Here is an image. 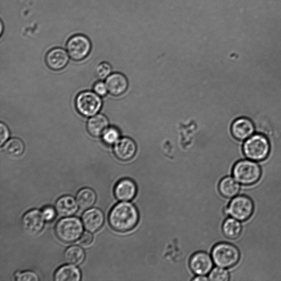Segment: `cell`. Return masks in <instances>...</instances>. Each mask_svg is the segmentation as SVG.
Segmentation results:
<instances>
[{
    "label": "cell",
    "instance_id": "cell-3",
    "mask_svg": "<svg viewBox=\"0 0 281 281\" xmlns=\"http://www.w3.org/2000/svg\"><path fill=\"white\" fill-rule=\"evenodd\" d=\"M234 178L245 186H251L258 182L261 178L260 165L250 159H242L237 162L233 167Z\"/></svg>",
    "mask_w": 281,
    "mask_h": 281
},
{
    "label": "cell",
    "instance_id": "cell-7",
    "mask_svg": "<svg viewBox=\"0 0 281 281\" xmlns=\"http://www.w3.org/2000/svg\"><path fill=\"white\" fill-rule=\"evenodd\" d=\"M76 107L80 115L89 117L98 114L102 108L100 96L92 91L80 93L76 101Z\"/></svg>",
    "mask_w": 281,
    "mask_h": 281
},
{
    "label": "cell",
    "instance_id": "cell-15",
    "mask_svg": "<svg viewBox=\"0 0 281 281\" xmlns=\"http://www.w3.org/2000/svg\"><path fill=\"white\" fill-rule=\"evenodd\" d=\"M69 62L67 52L57 47L51 50L46 55V63L48 67L55 71L60 70L65 68Z\"/></svg>",
    "mask_w": 281,
    "mask_h": 281
},
{
    "label": "cell",
    "instance_id": "cell-19",
    "mask_svg": "<svg viewBox=\"0 0 281 281\" xmlns=\"http://www.w3.org/2000/svg\"><path fill=\"white\" fill-rule=\"evenodd\" d=\"M81 278V272L73 265H66L60 267L56 270L54 275V280L55 281H79Z\"/></svg>",
    "mask_w": 281,
    "mask_h": 281
},
{
    "label": "cell",
    "instance_id": "cell-29",
    "mask_svg": "<svg viewBox=\"0 0 281 281\" xmlns=\"http://www.w3.org/2000/svg\"><path fill=\"white\" fill-rule=\"evenodd\" d=\"M42 212L46 222L52 221L55 218L56 214H58L55 208H54L51 206L44 207Z\"/></svg>",
    "mask_w": 281,
    "mask_h": 281
},
{
    "label": "cell",
    "instance_id": "cell-12",
    "mask_svg": "<svg viewBox=\"0 0 281 281\" xmlns=\"http://www.w3.org/2000/svg\"><path fill=\"white\" fill-rule=\"evenodd\" d=\"M82 222L84 228L91 233L99 231L104 222L103 212L98 208H90L86 210L82 216Z\"/></svg>",
    "mask_w": 281,
    "mask_h": 281
},
{
    "label": "cell",
    "instance_id": "cell-2",
    "mask_svg": "<svg viewBox=\"0 0 281 281\" xmlns=\"http://www.w3.org/2000/svg\"><path fill=\"white\" fill-rule=\"evenodd\" d=\"M271 148V143L267 136L261 133L253 135L243 144L244 155L249 159L256 162L267 159Z\"/></svg>",
    "mask_w": 281,
    "mask_h": 281
},
{
    "label": "cell",
    "instance_id": "cell-8",
    "mask_svg": "<svg viewBox=\"0 0 281 281\" xmlns=\"http://www.w3.org/2000/svg\"><path fill=\"white\" fill-rule=\"evenodd\" d=\"M67 50L70 58L76 61L85 59L91 50V44L89 38L82 34H77L68 40Z\"/></svg>",
    "mask_w": 281,
    "mask_h": 281
},
{
    "label": "cell",
    "instance_id": "cell-23",
    "mask_svg": "<svg viewBox=\"0 0 281 281\" xmlns=\"http://www.w3.org/2000/svg\"><path fill=\"white\" fill-rule=\"evenodd\" d=\"M64 258L67 263L79 266L84 261L85 253L81 247L72 246L68 248L64 252Z\"/></svg>",
    "mask_w": 281,
    "mask_h": 281
},
{
    "label": "cell",
    "instance_id": "cell-25",
    "mask_svg": "<svg viewBox=\"0 0 281 281\" xmlns=\"http://www.w3.org/2000/svg\"><path fill=\"white\" fill-rule=\"evenodd\" d=\"M227 269L219 267L213 269L209 274V280L212 281L229 280L230 274Z\"/></svg>",
    "mask_w": 281,
    "mask_h": 281
},
{
    "label": "cell",
    "instance_id": "cell-32",
    "mask_svg": "<svg viewBox=\"0 0 281 281\" xmlns=\"http://www.w3.org/2000/svg\"><path fill=\"white\" fill-rule=\"evenodd\" d=\"M93 89L95 93L100 96H104L107 93L108 89L106 84L101 82L96 83Z\"/></svg>",
    "mask_w": 281,
    "mask_h": 281
},
{
    "label": "cell",
    "instance_id": "cell-10",
    "mask_svg": "<svg viewBox=\"0 0 281 281\" xmlns=\"http://www.w3.org/2000/svg\"><path fill=\"white\" fill-rule=\"evenodd\" d=\"M231 134L236 140L244 141L255 132V126L251 119L243 117L236 119L231 127Z\"/></svg>",
    "mask_w": 281,
    "mask_h": 281
},
{
    "label": "cell",
    "instance_id": "cell-34",
    "mask_svg": "<svg viewBox=\"0 0 281 281\" xmlns=\"http://www.w3.org/2000/svg\"><path fill=\"white\" fill-rule=\"evenodd\" d=\"M3 32V22H1V30H0V34L2 35Z\"/></svg>",
    "mask_w": 281,
    "mask_h": 281
},
{
    "label": "cell",
    "instance_id": "cell-14",
    "mask_svg": "<svg viewBox=\"0 0 281 281\" xmlns=\"http://www.w3.org/2000/svg\"><path fill=\"white\" fill-rule=\"evenodd\" d=\"M115 195L121 202H128L137 194L138 188L135 182L130 179H123L116 184Z\"/></svg>",
    "mask_w": 281,
    "mask_h": 281
},
{
    "label": "cell",
    "instance_id": "cell-21",
    "mask_svg": "<svg viewBox=\"0 0 281 281\" xmlns=\"http://www.w3.org/2000/svg\"><path fill=\"white\" fill-rule=\"evenodd\" d=\"M76 199L80 210L86 211L95 204L97 196L92 189L84 188L78 192Z\"/></svg>",
    "mask_w": 281,
    "mask_h": 281
},
{
    "label": "cell",
    "instance_id": "cell-11",
    "mask_svg": "<svg viewBox=\"0 0 281 281\" xmlns=\"http://www.w3.org/2000/svg\"><path fill=\"white\" fill-rule=\"evenodd\" d=\"M212 257L204 252H197L191 256L190 267L197 276H206L210 274L213 268Z\"/></svg>",
    "mask_w": 281,
    "mask_h": 281
},
{
    "label": "cell",
    "instance_id": "cell-33",
    "mask_svg": "<svg viewBox=\"0 0 281 281\" xmlns=\"http://www.w3.org/2000/svg\"><path fill=\"white\" fill-rule=\"evenodd\" d=\"M192 280L196 281H206L208 280L209 278L205 277V276H197L196 278L193 279Z\"/></svg>",
    "mask_w": 281,
    "mask_h": 281
},
{
    "label": "cell",
    "instance_id": "cell-16",
    "mask_svg": "<svg viewBox=\"0 0 281 281\" xmlns=\"http://www.w3.org/2000/svg\"><path fill=\"white\" fill-rule=\"evenodd\" d=\"M108 92L114 96H119L124 94L128 86V80L126 77L119 73L110 75L106 83Z\"/></svg>",
    "mask_w": 281,
    "mask_h": 281
},
{
    "label": "cell",
    "instance_id": "cell-17",
    "mask_svg": "<svg viewBox=\"0 0 281 281\" xmlns=\"http://www.w3.org/2000/svg\"><path fill=\"white\" fill-rule=\"evenodd\" d=\"M78 204L76 199L71 196H64L55 203L54 208L58 214L62 217H69L74 215L78 210Z\"/></svg>",
    "mask_w": 281,
    "mask_h": 281
},
{
    "label": "cell",
    "instance_id": "cell-22",
    "mask_svg": "<svg viewBox=\"0 0 281 281\" xmlns=\"http://www.w3.org/2000/svg\"><path fill=\"white\" fill-rule=\"evenodd\" d=\"M222 230L226 237L230 239H236L241 235L242 226L240 221L231 217L224 221Z\"/></svg>",
    "mask_w": 281,
    "mask_h": 281
},
{
    "label": "cell",
    "instance_id": "cell-31",
    "mask_svg": "<svg viewBox=\"0 0 281 281\" xmlns=\"http://www.w3.org/2000/svg\"><path fill=\"white\" fill-rule=\"evenodd\" d=\"M91 232L86 231L83 232L82 236L79 239L80 245L83 246H88L91 245L93 241V236Z\"/></svg>",
    "mask_w": 281,
    "mask_h": 281
},
{
    "label": "cell",
    "instance_id": "cell-1",
    "mask_svg": "<svg viewBox=\"0 0 281 281\" xmlns=\"http://www.w3.org/2000/svg\"><path fill=\"white\" fill-rule=\"evenodd\" d=\"M137 208L132 203L122 202L111 209L108 216L110 227L119 232H126L134 229L139 221Z\"/></svg>",
    "mask_w": 281,
    "mask_h": 281
},
{
    "label": "cell",
    "instance_id": "cell-26",
    "mask_svg": "<svg viewBox=\"0 0 281 281\" xmlns=\"http://www.w3.org/2000/svg\"><path fill=\"white\" fill-rule=\"evenodd\" d=\"M120 132L117 128L111 127L103 135V141L108 145L115 144L120 139Z\"/></svg>",
    "mask_w": 281,
    "mask_h": 281
},
{
    "label": "cell",
    "instance_id": "cell-9",
    "mask_svg": "<svg viewBox=\"0 0 281 281\" xmlns=\"http://www.w3.org/2000/svg\"><path fill=\"white\" fill-rule=\"evenodd\" d=\"M45 221L42 212L34 209L23 215L22 226L27 234L35 236L42 231Z\"/></svg>",
    "mask_w": 281,
    "mask_h": 281
},
{
    "label": "cell",
    "instance_id": "cell-27",
    "mask_svg": "<svg viewBox=\"0 0 281 281\" xmlns=\"http://www.w3.org/2000/svg\"><path fill=\"white\" fill-rule=\"evenodd\" d=\"M111 67L110 64L107 62H102L98 66L96 69V74L101 79H105L108 78L111 73Z\"/></svg>",
    "mask_w": 281,
    "mask_h": 281
},
{
    "label": "cell",
    "instance_id": "cell-5",
    "mask_svg": "<svg viewBox=\"0 0 281 281\" xmlns=\"http://www.w3.org/2000/svg\"><path fill=\"white\" fill-rule=\"evenodd\" d=\"M238 249L231 243H219L213 248L212 257L216 266L226 269L235 267L240 259Z\"/></svg>",
    "mask_w": 281,
    "mask_h": 281
},
{
    "label": "cell",
    "instance_id": "cell-6",
    "mask_svg": "<svg viewBox=\"0 0 281 281\" xmlns=\"http://www.w3.org/2000/svg\"><path fill=\"white\" fill-rule=\"evenodd\" d=\"M254 210L253 200L246 196L240 195L232 198L224 212L232 218L245 221L251 217Z\"/></svg>",
    "mask_w": 281,
    "mask_h": 281
},
{
    "label": "cell",
    "instance_id": "cell-4",
    "mask_svg": "<svg viewBox=\"0 0 281 281\" xmlns=\"http://www.w3.org/2000/svg\"><path fill=\"white\" fill-rule=\"evenodd\" d=\"M83 223L76 217H65L56 223L54 231L56 236L62 242L70 243L80 239L83 234Z\"/></svg>",
    "mask_w": 281,
    "mask_h": 281
},
{
    "label": "cell",
    "instance_id": "cell-13",
    "mask_svg": "<svg viewBox=\"0 0 281 281\" xmlns=\"http://www.w3.org/2000/svg\"><path fill=\"white\" fill-rule=\"evenodd\" d=\"M114 152L119 160L124 162L128 161L135 157L137 152V145L133 139L123 138L115 144Z\"/></svg>",
    "mask_w": 281,
    "mask_h": 281
},
{
    "label": "cell",
    "instance_id": "cell-24",
    "mask_svg": "<svg viewBox=\"0 0 281 281\" xmlns=\"http://www.w3.org/2000/svg\"><path fill=\"white\" fill-rule=\"evenodd\" d=\"M25 144L17 138H13L6 142L4 146L5 153L12 157L21 156L25 151Z\"/></svg>",
    "mask_w": 281,
    "mask_h": 281
},
{
    "label": "cell",
    "instance_id": "cell-20",
    "mask_svg": "<svg viewBox=\"0 0 281 281\" xmlns=\"http://www.w3.org/2000/svg\"><path fill=\"white\" fill-rule=\"evenodd\" d=\"M240 190L239 183L231 176L223 178L219 184L220 194L227 198H233L237 196Z\"/></svg>",
    "mask_w": 281,
    "mask_h": 281
},
{
    "label": "cell",
    "instance_id": "cell-18",
    "mask_svg": "<svg viewBox=\"0 0 281 281\" xmlns=\"http://www.w3.org/2000/svg\"><path fill=\"white\" fill-rule=\"evenodd\" d=\"M109 122L107 118L103 115H95L87 123L88 132L93 137H99L108 129Z\"/></svg>",
    "mask_w": 281,
    "mask_h": 281
},
{
    "label": "cell",
    "instance_id": "cell-30",
    "mask_svg": "<svg viewBox=\"0 0 281 281\" xmlns=\"http://www.w3.org/2000/svg\"><path fill=\"white\" fill-rule=\"evenodd\" d=\"M10 137V132L7 126L4 123L0 124V144L3 146Z\"/></svg>",
    "mask_w": 281,
    "mask_h": 281
},
{
    "label": "cell",
    "instance_id": "cell-28",
    "mask_svg": "<svg viewBox=\"0 0 281 281\" xmlns=\"http://www.w3.org/2000/svg\"><path fill=\"white\" fill-rule=\"evenodd\" d=\"M15 277V279L18 281H38L39 280L36 273L33 271L17 272Z\"/></svg>",
    "mask_w": 281,
    "mask_h": 281
}]
</instances>
